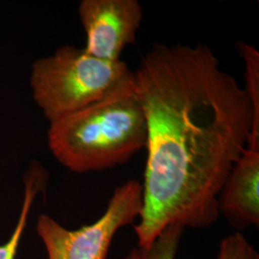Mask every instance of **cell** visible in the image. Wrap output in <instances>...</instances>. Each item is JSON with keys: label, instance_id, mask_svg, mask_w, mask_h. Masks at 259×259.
Returning <instances> with one entry per match:
<instances>
[{"label": "cell", "instance_id": "obj_4", "mask_svg": "<svg viewBox=\"0 0 259 259\" xmlns=\"http://www.w3.org/2000/svg\"><path fill=\"white\" fill-rule=\"evenodd\" d=\"M142 209V185L129 180L114 188L106 210L95 222L67 230L49 215L37 218V232L48 259H107L123 228L136 225Z\"/></svg>", "mask_w": 259, "mask_h": 259}, {"label": "cell", "instance_id": "obj_7", "mask_svg": "<svg viewBox=\"0 0 259 259\" xmlns=\"http://www.w3.org/2000/svg\"><path fill=\"white\" fill-rule=\"evenodd\" d=\"M245 67L244 90L249 96L253 111V127L250 134L248 149L259 150V53L256 48L239 40L236 42Z\"/></svg>", "mask_w": 259, "mask_h": 259}, {"label": "cell", "instance_id": "obj_10", "mask_svg": "<svg viewBox=\"0 0 259 259\" xmlns=\"http://www.w3.org/2000/svg\"><path fill=\"white\" fill-rule=\"evenodd\" d=\"M216 259H259V252L241 232H235L220 242Z\"/></svg>", "mask_w": 259, "mask_h": 259}, {"label": "cell", "instance_id": "obj_9", "mask_svg": "<svg viewBox=\"0 0 259 259\" xmlns=\"http://www.w3.org/2000/svg\"><path fill=\"white\" fill-rule=\"evenodd\" d=\"M41 177H42V172L38 169L37 177L32 175L29 178L26 187H25V196H24L22 210L19 216V222L17 224V227L9 241H7L6 244L0 246V259H15L18 247H19V240L21 238V234L24 231L25 225L27 222L28 214L33 204L34 199L37 195L41 181L37 185V182Z\"/></svg>", "mask_w": 259, "mask_h": 259}, {"label": "cell", "instance_id": "obj_3", "mask_svg": "<svg viewBox=\"0 0 259 259\" xmlns=\"http://www.w3.org/2000/svg\"><path fill=\"white\" fill-rule=\"evenodd\" d=\"M132 74L122 60L105 61L83 48L65 46L32 65L30 87L34 101L52 124L101 100Z\"/></svg>", "mask_w": 259, "mask_h": 259}, {"label": "cell", "instance_id": "obj_2", "mask_svg": "<svg viewBox=\"0 0 259 259\" xmlns=\"http://www.w3.org/2000/svg\"><path fill=\"white\" fill-rule=\"evenodd\" d=\"M146 142L147 125L134 72L101 100L49 124L47 132L53 157L77 174L124 164Z\"/></svg>", "mask_w": 259, "mask_h": 259}, {"label": "cell", "instance_id": "obj_8", "mask_svg": "<svg viewBox=\"0 0 259 259\" xmlns=\"http://www.w3.org/2000/svg\"><path fill=\"white\" fill-rule=\"evenodd\" d=\"M185 229L170 226L149 247H133L124 259H176Z\"/></svg>", "mask_w": 259, "mask_h": 259}, {"label": "cell", "instance_id": "obj_5", "mask_svg": "<svg viewBox=\"0 0 259 259\" xmlns=\"http://www.w3.org/2000/svg\"><path fill=\"white\" fill-rule=\"evenodd\" d=\"M79 18L89 54L105 61H119L126 47L135 44L143 19L138 0H82Z\"/></svg>", "mask_w": 259, "mask_h": 259}, {"label": "cell", "instance_id": "obj_6", "mask_svg": "<svg viewBox=\"0 0 259 259\" xmlns=\"http://www.w3.org/2000/svg\"><path fill=\"white\" fill-rule=\"evenodd\" d=\"M218 211L236 232L259 228V150L247 149L218 195Z\"/></svg>", "mask_w": 259, "mask_h": 259}, {"label": "cell", "instance_id": "obj_1", "mask_svg": "<svg viewBox=\"0 0 259 259\" xmlns=\"http://www.w3.org/2000/svg\"><path fill=\"white\" fill-rule=\"evenodd\" d=\"M147 125L142 209L134 226L149 247L170 226L201 230L219 219L218 195L248 149V94L205 46L156 44L134 72Z\"/></svg>", "mask_w": 259, "mask_h": 259}]
</instances>
